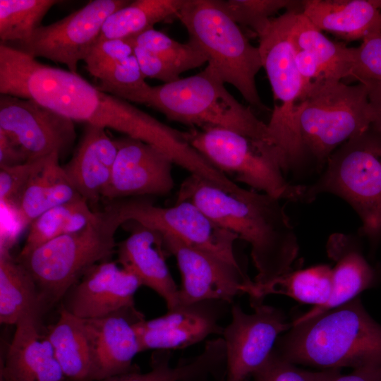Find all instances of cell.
Masks as SVG:
<instances>
[{
  "mask_svg": "<svg viewBox=\"0 0 381 381\" xmlns=\"http://www.w3.org/2000/svg\"><path fill=\"white\" fill-rule=\"evenodd\" d=\"M65 377L71 381H94L91 346L82 318L64 308L47 330Z\"/></svg>",
  "mask_w": 381,
  "mask_h": 381,
  "instance_id": "cell-28",
  "label": "cell"
},
{
  "mask_svg": "<svg viewBox=\"0 0 381 381\" xmlns=\"http://www.w3.org/2000/svg\"><path fill=\"white\" fill-rule=\"evenodd\" d=\"M28 158L20 147L0 130V168L24 164Z\"/></svg>",
  "mask_w": 381,
  "mask_h": 381,
  "instance_id": "cell-40",
  "label": "cell"
},
{
  "mask_svg": "<svg viewBox=\"0 0 381 381\" xmlns=\"http://www.w3.org/2000/svg\"><path fill=\"white\" fill-rule=\"evenodd\" d=\"M250 305L251 313L232 305L231 320L224 327L226 381H245L252 375L268 358L279 335L292 327L282 310L262 301Z\"/></svg>",
  "mask_w": 381,
  "mask_h": 381,
  "instance_id": "cell-13",
  "label": "cell"
},
{
  "mask_svg": "<svg viewBox=\"0 0 381 381\" xmlns=\"http://www.w3.org/2000/svg\"><path fill=\"white\" fill-rule=\"evenodd\" d=\"M321 177L305 186L302 200L321 193L345 200L358 214L361 232L376 244L381 238V131L372 125L339 147Z\"/></svg>",
  "mask_w": 381,
  "mask_h": 381,
  "instance_id": "cell-8",
  "label": "cell"
},
{
  "mask_svg": "<svg viewBox=\"0 0 381 381\" xmlns=\"http://www.w3.org/2000/svg\"><path fill=\"white\" fill-rule=\"evenodd\" d=\"M274 349L296 365L324 369L381 365V325L359 296L301 322H292Z\"/></svg>",
  "mask_w": 381,
  "mask_h": 381,
  "instance_id": "cell-3",
  "label": "cell"
},
{
  "mask_svg": "<svg viewBox=\"0 0 381 381\" xmlns=\"http://www.w3.org/2000/svg\"><path fill=\"white\" fill-rule=\"evenodd\" d=\"M143 319L135 306L102 318L83 319L91 346L94 381L140 370L133 363L141 352L135 326Z\"/></svg>",
  "mask_w": 381,
  "mask_h": 381,
  "instance_id": "cell-19",
  "label": "cell"
},
{
  "mask_svg": "<svg viewBox=\"0 0 381 381\" xmlns=\"http://www.w3.org/2000/svg\"><path fill=\"white\" fill-rule=\"evenodd\" d=\"M176 201L193 203L219 225L249 243L257 271L255 283L267 284L292 271L299 246L280 199L246 188L229 192L190 174L181 183Z\"/></svg>",
  "mask_w": 381,
  "mask_h": 381,
  "instance_id": "cell-2",
  "label": "cell"
},
{
  "mask_svg": "<svg viewBox=\"0 0 381 381\" xmlns=\"http://www.w3.org/2000/svg\"><path fill=\"white\" fill-rule=\"evenodd\" d=\"M176 18L223 83L234 86L249 104L265 109L255 84L262 68L259 49L217 0H186Z\"/></svg>",
  "mask_w": 381,
  "mask_h": 381,
  "instance_id": "cell-7",
  "label": "cell"
},
{
  "mask_svg": "<svg viewBox=\"0 0 381 381\" xmlns=\"http://www.w3.org/2000/svg\"><path fill=\"white\" fill-rule=\"evenodd\" d=\"M143 76L169 83L189 70L207 63V59L190 41L182 43L165 33L149 29L129 37Z\"/></svg>",
  "mask_w": 381,
  "mask_h": 381,
  "instance_id": "cell-23",
  "label": "cell"
},
{
  "mask_svg": "<svg viewBox=\"0 0 381 381\" xmlns=\"http://www.w3.org/2000/svg\"><path fill=\"white\" fill-rule=\"evenodd\" d=\"M171 351L156 350L151 357V370L147 373L131 371L101 381H209L226 373V349L222 337L208 340L203 351L188 360L170 365Z\"/></svg>",
  "mask_w": 381,
  "mask_h": 381,
  "instance_id": "cell-26",
  "label": "cell"
},
{
  "mask_svg": "<svg viewBox=\"0 0 381 381\" xmlns=\"http://www.w3.org/2000/svg\"><path fill=\"white\" fill-rule=\"evenodd\" d=\"M131 2L127 0H93L64 18L41 25L27 39L0 42L32 58L43 57L65 64L77 73L97 43L107 18Z\"/></svg>",
  "mask_w": 381,
  "mask_h": 381,
  "instance_id": "cell-11",
  "label": "cell"
},
{
  "mask_svg": "<svg viewBox=\"0 0 381 381\" xmlns=\"http://www.w3.org/2000/svg\"><path fill=\"white\" fill-rule=\"evenodd\" d=\"M308 381H381V365H370L353 369L343 375L339 368L314 372L304 370Z\"/></svg>",
  "mask_w": 381,
  "mask_h": 381,
  "instance_id": "cell-39",
  "label": "cell"
},
{
  "mask_svg": "<svg viewBox=\"0 0 381 381\" xmlns=\"http://www.w3.org/2000/svg\"><path fill=\"white\" fill-rule=\"evenodd\" d=\"M217 2L236 23L249 28L257 35L267 27L274 14L284 8L294 10L291 7L299 3L289 0H217Z\"/></svg>",
  "mask_w": 381,
  "mask_h": 381,
  "instance_id": "cell-35",
  "label": "cell"
},
{
  "mask_svg": "<svg viewBox=\"0 0 381 381\" xmlns=\"http://www.w3.org/2000/svg\"><path fill=\"white\" fill-rule=\"evenodd\" d=\"M54 152L44 158L13 205L23 228L47 210L83 198L73 186Z\"/></svg>",
  "mask_w": 381,
  "mask_h": 381,
  "instance_id": "cell-27",
  "label": "cell"
},
{
  "mask_svg": "<svg viewBox=\"0 0 381 381\" xmlns=\"http://www.w3.org/2000/svg\"><path fill=\"white\" fill-rule=\"evenodd\" d=\"M301 12L320 30L347 41L381 32V0H305Z\"/></svg>",
  "mask_w": 381,
  "mask_h": 381,
  "instance_id": "cell-24",
  "label": "cell"
},
{
  "mask_svg": "<svg viewBox=\"0 0 381 381\" xmlns=\"http://www.w3.org/2000/svg\"><path fill=\"white\" fill-rule=\"evenodd\" d=\"M47 306L28 270L10 255L0 253V322L14 325L33 313L42 314Z\"/></svg>",
  "mask_w": 381,
  "mask_h": 381,
  "instance_id": "cell-29",
  "label": "cell"
},
{
  "mask_svg": "<svg viewBox=\"0 0 381 381\" xmlns=\"http://www.w3.org/2000/svg\"><path fill=\"white\" fill-rule=\"evenodd\" d=\"M327 250L329 256L336 261L332 268L331 296L324 306L312 308L293 321L294 322L308 320L348 303L363 291L373 287L377 282L375 270L362 253L352 246L347 236L340 234L332 235L327 242Z\"/></svg>",
  "mask_w": 381,
  "mask_h": 381,
  "instance_id": "cell-25",
  "label": "cell"
},
{
  "mask_svg": "<svg viewBox=\"0 0 381 381\" xmlns=\"http://www.w3.org/2000/svg\"><path fill=\"white\" fill-rule=\"evenodd\" d=\"M118 152L103 199L164 196L174 187L172 159L157 147L138 139H115Z\"/></svg>",
  "mask_w": 381,
  "mask_h": 381,
  "instance_id": "cell-16",
  "label": "cell"
},
{
  "mask_svg": "<svg viewBox=\"0 0 381 381\" xmlns=\"http://www.w3.org/2000/svg\"><path fill=\"white\" fill-rule=\"evenodd\" d=\"M0 381H14L2 371H0Z\"/></svg>",
  "mask_w": 381,
  "mask_h": 381,
  "instance_id": "cell-42",
  "label": "cell"
},
{
  "mask_svg": "<svg viewBox=\"0 0 381 381\" xmlns=\"http://www.w3.org/2000/svg\"><path fill=\"white\" fill-rule=\"evenodd\" d=\"M124 224L130 235L117 243L116 252L121 266L133 273L142 284L165 301L167 310L179 304L178 288L166 262L169 256L162 233L135 221Z\"/></svg>",
  "mask_w": 381,
  "mask_h": 381,
  "instance_id": "cell-20",
  "label": "cell"
},
{
  "mask_svg": "<svg viewBox=\"0 0 381 381\" xmlns=\"http://www.w3.org/2000/svg\"><path fill=\"white\" fill-rule=\"evenodd\" d=\"M333 286L332 268L327 265L291 271L264 284L255 282L242 287L250 302L262 301L270 294H283L313 308L324 306L329 299Z\"/></svg>",
  "mask_w": 381,
  "mask_h": 381,
  "instance_id": "cell-30",
  "label": "cell"
},
{
  "mask_svg": "<svg viewBox=\"0 0 381 381\" xmlns=\"http://www.w3.org/2000/svg\"><path fill=\"white\" fill-rule=\"evenodd\" d=\"M141 286L133 273L107 260L92 266L69 289L62 308L82 319L105 317L135 307Z\"/></svg>",
  "mask_w": 381,
  "mask_h": 381,
  "instance_id": "cell-18",
  "label": "cell"
},
{
  "mask_svg": "<svg viewBox=\"0 0 381 381\" xmlns=\"http://www.w3.org/2000/svg\"><path fill=\"white\" fill-rule=\"evenodd\" d=\"M42 315H28L16 325L0 367L14 381H66L47 332L41 328Z\"/></svg>",
  "mask_w": 381,
  "mask_h": 381,
  "instance_id": "cell-21",
  "label": "cell"
},
{
  "mask_svg": "<svg viewBox=\"0 0 381 381\" xmlns=\"http://www.w3.org/2000/svg\"><path fill=\"white\" fill-rule=\"evenodd\" d=\"M95 217L83 198L52 207L29 225L25 244L19 255H25L64 234L84 229Z\"/></svg>",
  "mask_w": 381,
  "mask_h": 381,
  "instance_id": "cell-33",
  "label": "cell"
},
{
  "mask_svg": "<svg viewBox=\"0 0 381 381\" xmlns=\"http://www.w3.org/2000/svg\"><path fill=\"white\" fill-rule=\"evenodd\" d=\"M353 47V61L350 78L358 82L381 81V32L370 35Z\"/></svg>",
  "mask_w": 381,
  "mask_h": 381,
  "instance_id": "cell-36",
  "label": "cell"
},
{
  "mask_svg": "<svg viewBox=\"0 0 381 381\" xmlns=\"http://www.w3.org/2000/svg\"><path fill=\"white\" fill-rule=\"evenodd\" d=\"M252 376L254 381H308L304 370L283 358L274 349Z\"/></svg>",
  "mask_w": 381,
  "mask_h": 381,
  "instance_id": "cell-38",
  "label": "cell"
},
{
  "mask_svg": "<svg viewBox=\"0 0 381 381\" xmlns=\"http://www.w3.org/2000/svg\"><path fill=\"white\" fill-rule=\"evenodd\" d=\"M288 10L271 19L258 35L262 68L274 97V109L267 127L271 144L278 152L284 171L303 162L296 128V113L303 83L297 69L291 28L296 13Z\"/></svg>",
  "mask_w": 381,
  "mask_h": 381,
  "instance_id": "cell-9",
  "label": "cell"
},
{
  "mask_svg": "<svg viewBox=\"0 0 381 381\" xmlns=\"http://www.w3.org/2000/svg\"><path fill=\"white\" fill-rule=\"evenodd\" d=\"M117 152L116 142L105 128L86 124L72 158L62 166L73 186L89 205L103 199Z\"/></svg>",
  "mask_w": 381,
  "mask_h": 381,
  "instance_id": "cell-22",
  "label": "cell"
},
{
  "mask_svg": "<svg viewBox=\"0 0 381 381\" xmlns=\"http://www.w3.org/2000/svg\"><path fill=\"white\" fill-rule=\"evenodd\" d=\"M161 233L165 248L169 255L175 257L181 275L179 304L205 300H220L230 304L243 294L242 286L251 282L238 264L191 247L172 234Z\"/></svg>",
  "mask_w": 381,
  "mask_h": 381,
  "instance_id": "cell-15",
  "label": "cell"
},
{
  "mask_svg": "<svg viewBox=\"0 0 381 381\" xmlns=\"http://www.w3.org/2000/svg\"><path fill=\"white\" fill-rule=\"evenodd\" d=\"M186 1H131L107 18L97 42L129 38L154 28L156 23L177 17Z\"/></svg>",
  "mask_w": 381,
  "mask_h": 381,
  "instance_id": "cell-32",
  "label": "cell"
},
{
  "mask_svg": "<svg viewBox=\"0 0 381 381\" xmlns=\"http://www.w3.org/2000/svg\"><path fill=\"white\" fill-rule=\"evenodd\" d=\"M43 159L27 162L11 167L0 168V200L1 205L11 206L15 205L31 175Z\"/></svg>",
  "mask_w": 381,
  "mask_h": 381,
  "instance_id": "cell-37",
  "label": "cell"
},
{
  "mask_svg": "<svg viewBox=\"0 0 381 381\" xmlns=\"http://www.w3.org/2000/svg\"><path fill=\"white\" fill-rule=\"evenodd\" d=\"M216 381H226V375L222 377L220 379Z\"/></svg>",
  "mask_w": 381,
  "mask_h": 381,
  "instance_id": "cell-43",
  "label": "cell"
},
{
  "mask_svg": "<svg viewBox=\"0 0 381 381\" xmlns=\"http://www.w3.org/2000/svg\"><path fill=\"white\" fill-rule=\"evenodd\" d=\"M290 35L295 49L306 51L314 57L324 80H341L350 78L353 47L328 39L301 11L296 13Z\"/></svg>",
  "mask_w": 381,
  "mask_h": 381,
  "instance_id": "cell-31",
  "label": "cell"
},
{
  "mask_svg": "<svg viewBox=\"0 0 381 381\" xmlns=\"http://www.w3.org/2000/svg\"><path fill=\"white\" fill-rule=\"evenodd\" d=\"M56 0H0L1 42L21 41L29 37Z\"/></svg>",
  "mask_w": 381,
  "mask_h": 381,
  "instance_id": "cell-34",
  "label": "cell"
},
{
  "mask_svg": "<svg viewBox=\"0 0 381 381\" xmlns=\"http://www.w3.org/2000/svg\"><path fill=\"white\" fill-rule=\"evenodd\" d=\"M229 304L220 300L179 304L160 317L138 322L135 327L141 352L182 349L210 335H222L224 327L219 322Z\"/></svg>",
  "mask_w": 381,
  "mask_h": 381,
  "instance_id": "cell-17",
  "label": "cell"
},
{
  "mask_svg": "<svg viewBox=\"0 0 381 381\" xmlns=\"http://www.w3.org/2000/svg\"><path fill=\"white\" fill-rule=\"evenodd\" d=\"M186 137L198 152L229 179L280 200H302L305 186L286 181L279 155L269 143L220 128H193Z\"/></svg>",
  "mask_w": 381,
  "mask_h": 381,
  "instance_id": "cell-10",
  "label": "cell"
},
{
  "mask_svg": "<svg viewBox=\"0 0 381 381\" xmlns=\"http://www.w3.org/2000/svg\"><path fill=\"white\" fill-rule=\"evenodd\" d=\"M208 65L197 74L151 86L143 104L172 121L200 129L220 128L270 142L267 124L240 103Z\"/></svg>",
  "mask_w": 381,
  "mask_h": 381,
  "instance_id": "cell-5",
  "label": "cell"
},
{
  "mask_svg": "<svg viewBox=\"0 0 381 381\" xmlns=\"http://www.w3.org/2000/svg\"><path fill=\"white\" fill-rule=\"evenodd\" d=\"M373 122L367 87L341 80H319L311 84L297 107L296 128L303 161L322 167L349 139Z\"/></svg>",
  "mask_w": 381,
  "mask_h": 381,
  "instance_id": "cell-6",
  "label": "cell"
},
{
  "mask_svg": "<svg viewBox=\"0 0 381 381\" xmlns=\"http://www.w3.org/2000/svg\"><path fill=\"white\" fill-rule=\"evenodd\" d=\"M0 93L30 99L72 120L108 128L150 144L174 159L183 151V131L82 78L0 43Z\"/></svg>",
  "mask_w": 381,
  "mask_h": 381,
  "instance_id": "cell-1",
  "label": "cell"
},
{
  "mask_svg": "<svg viewBox=\"0 0 381 381\" xmlns=\"http://www.w3.org/2000/svg\"><path fill=\"white\" fill-rule=\"evenodd\" d=\"M368 89L370 106L372 111V126L381 131V81L364 80Z\"/></svg>",
  "mask_w": 381,
  "mask_h": 381,
  "instance_id": "cell-41",
  "label": "cell"
},
{
  "mask_svg": "<svg viewBox=\"0 0 381 381\" xmlns=\"http://www.w3.org/2000/svg\"><path fill=\"white\" fill-rule=\"evenodd\" d=\"M126 223L119 200L109 202L83 229L55 238L16 259L35 280L47 306L64 298L95 265L116 252Z\"/></svg>",
  "mask_w": 381,
  "mask_h": 381,
  "instance_id": "cell-4",
  "label": "cell"
},
{
  "mask_svg": "<svg viewBox=\"0 0 381 381\" xmlns=\"http://www.w3.org/2000/svg\"><path fill=\"white\" fill-rule=\"evenodd\" d=\"M73 122L33 99L0 95V130L20 147L28 162L66 153L76 138Z\"/></svg>",
  "mask_w": 381,
  "mask_h": 381,
  "instance_id": "cell-14",
  "label": "cell"
},
{
  "mask_svg": "<svg viewBox=\"0 0 381 381\" xmlns=\"http://www.w3.org/2000/svg\"><path fill=\"white\" fill-rule=\"evenodd\" d=\"M126 220L174 235L184 243L238 264L234 253L238 236L223 228L188 201L159 207L145 197L120 199Z\"/></svg>",
  "mask_w": 381,
  "mask_h": 381,
  "instance_id": "cell-12",
  "label": "cell"
}]
</instances>
